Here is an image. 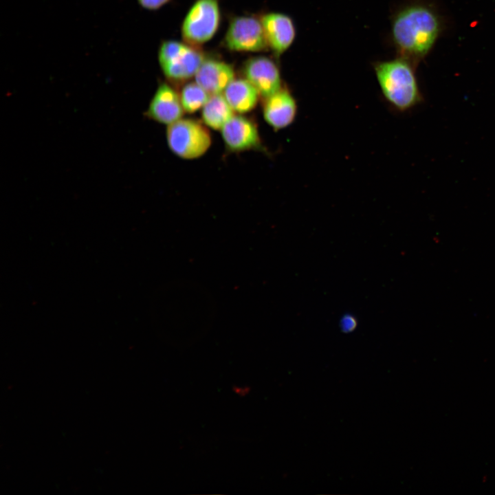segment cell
Wrapping results in <instances>:
<instances>
[{
  "label": "cell",
  "mask_w": 495,
  "mask_h": 495,
  "mask_svg": "<svg viewBox=\"0 0 495 495\" xmlns=\"http://www.w3.org/2000/svg\"><path fill=\"white\" fill-rule=\"evenodd\" d=\"M444 28L433 6L413 2L402 7L391 22V36L399 56L415 65L431 51Z\"/></svg>",
  "instance_id": "6da1fadb"
},
{
  "label": "cell",
  "mask_w": 495,
  "mask_h": 495,
  "mask_svg": "<svg viewBox=\"0 0 495 495\" xmlns=\"http://www.w3.org/2000/svg\"><path fill=\"white\" fill-rule=\"evenodd\" d=\"M416 66L400 56L374 65L381 92L396 111H407L424 101L415 74Z\"/></svg>",
  "instance_id": "7a4b0ae2"
},
{
  "label": "cell",
  "mask_w": 495,
  "mask_h": 495,
  "mask_svg": "<svg viewBox=\"0 0 495 495\" xmlns=\"http://www.w3.org/2000/svg\"><path fill=\"white\" fill-rule=\"evenodd\" d=\"M204 60L202 53L192 45L177 41H164L158 51V62L164 76L183 81L195 76Z\"/></svg>",
  "instance_id": "3957f363"
},
{
  "label": "cell",
  "mask_w": 495,
  "mask_h": 495,
  "mask_svg": "<svg viewBox=\"0 0 495 495\" xmlns=\"http://www.w3.org/2000/svg\"><path fill=\"white\" fill-rule=\"evenodd\" d=\"M166 140L170 149L186 160L201 157L211 144V137L206 128L191 119L181 118L168 125Z\"/></svg>",
  "instance_id": "277c9868"
},
{
  "label": "cell",
  "mask_w": 495,
  "mask_h": 495,
  "mask_svg": "<svg viewBox=\"0 0 495 495\" xmlns=\"http://www.w3.org/2000/svg\"><path fill=\"white\" fill-rule=\"evenodd\" d=\"M220 19L218 0H197L183 21L182 35L192 45L206 43L216 34Z\"/></svg>",
  "instance_id": "5b68a950"
},
{
  "label": "cell",
  "mask_w": 495,
  "mask_h": 495,
  "mask_svg": "<svg viewBox=\"0 0 495 495\" xmlns=\"http://www.w3.org/2000/svg\"><path fill=\"white\" fill-rule=\"evenodd\" d=\"M226 46L231 51L258 52L268 47L261 20L252 16H236L227 29Z\"/></svg>",
  "instance_id": "8992f818"
},
{
  "label": "cell",
  "mask_w": 495,
  "mask_h": 495,
  "mask_svg": "<svg viewBox=\"0 0 495 495\" xmlns=\"http://www.w3.org/2000/svg\"><path fill=\"white\" fill-rule=\"evenodd\" d=\"M243 74L265 99L282 88L279 68L267 57L256 56L248 60L243 67Z\"/></svg>",
  "instance_id": "52a82bcc"
},
{
  "label": "cell",
  "mask_w": 495,
  "mask_h": 495,
  "mask_svg": "<svg viewBox=\"0 0 495 495\" xmlns=\"http://www.w3.org/2000/svg\"><path fill=\"white\" fill-rule=\"evenodd\" d=\"M264 34L273 52L280 56L292 45L296 37L293 20L288 15L280 12H270L261 18Z\"/></svg>",
  "instance_id": "ba28073f"
},
{
  "label": "cell",
  "mask_w": 495,
  "mask_h": 495,
  "mask_svg": "<svg viewBox=\"0 0 495 495\" xmlns=\"http://www.w3.org/2000/svg\"><path fill=\"white\" fill-rule=\"evenodd\" d=\"M263 117L275 130L285 129L295 120L298 105L295 98L286 87L265 99Z\"/></svg>",
  "instance_id": "9c48e42d"
},
{
  "label": "cell",
  "mask_w": 495,
  "mask_h": 495,
  "mask_svg": "<svg viewBox=\"0 0 495 495\" xmlns=\"http://www.w3.org/2000/svg\"><path fill=\"white\" fill-rule=\"evenodd\" d=\"M180 96L168 84L157 88L146 111V116L159 123L169 125L181 119L184 113Z\"/></svg>",
  "instance_id": "30bf717a"
},
{
  "label": "cell",
  "mask_w": 495,
  "mask_h": 495,
  "mask_svg": "<svg viewBox=\"0 0 495 495\" xmlns=\"http://www.w3.org/2000/svg\"><path fill=\"white\" fill-rule=\"evenodd\" d=\"M221 135L232 151H241L256 147L260 138L256 125L241 116H233L221 128Z\"/></svg>",
  "instance_id": "8fae6325"
},
{
  "label": "cell",
  "mask_w": 495,
  "mask_h": 495,
  "mask_svg": "<svg viewBox=\"0 0 495 495\" xmlns=\"http://www.w3.org/2000/svg\"><path fill=\"white\" fill-rule=\"evenodd\" d=\"M195 82L210 95L223 94L234 79L232 67L221 60L204 59L196 74Z\"/></svg>",
  "instance_id": "7c38bea8"
},
{
  "label": "cell",
  "mask_w": 495,
  "mask_h": 495,
  "mask_svg": "<svg viewBox=\"0 0 495 495\" xmlns=\"http://www.w3.org/2000/svg\"><path fill=\"white\" fill-rule=\"evenodd\" d=\"M223 94L234 111L240 113L252 110L256 105L259 96L256 89L245 78H234Z\"/></svg>",
  "instance_id": "4fadbf2b"
},
{
  "label": "cell",
  "mask_w": 495,
  "mask_h": 495,
  "mask_svg": "<svg viewBox=\"0 0 495 495\" xmlns=\"http://www.w3.org/2000/svg\"><path fill=\"white\" fill-rule=\"evenodd\" d=\"M233 116L234 110L223 94L210 95L201 109L203 122L208 126L216 130H221Z\"/></svg>",
  "instance_id": "5bb4252c"
},
{
  "label": "cell",
  "mask_w": 495,
  "mask_h": 495,
  "mask_svg": "<svg viewBox=\"0 0 495 495\" xmlns=\"http://www.w3.org/2000/svg\"><path fill=\"white\" fill-rule=\"evenodd\" d=\"M210 95L198 83L191 82L182 89L180 99L185 111L194 113L205 105Z\"/></svg>",
  "instance_id": "9a60e30c"
},
{
  "label": "cell",
  "mask_w": 495,
  "mask_h": 495,
  "mask_svg": "<svg viewBox=\"0 0 495 495\" xmlns=\"http://www.w3.org/2000/svg\"><path fill=\"white\" fill-rule=\"evenodd\" d=\"M139 5L148 10H156L168 3L170 0H137Z\"/></svg>",
  "instance_id": "2e32d148"
},
{
  "label": "cell",
  "mask_w": 495,
  "mask_h": 495,
  "mask_svg": "<svg viewBox=\"0 0 495 495\" xmlns=\"http://www.w3.org/2000/svg\"><path fill=\"white\" fill-rule=\"evenodd\" d=\"M232 390L236 395L242 397L247 395L250 393V388L247 386H235Z\"/></svg>",
  "instance_id": "e0dca14e"
}]
</instances>
